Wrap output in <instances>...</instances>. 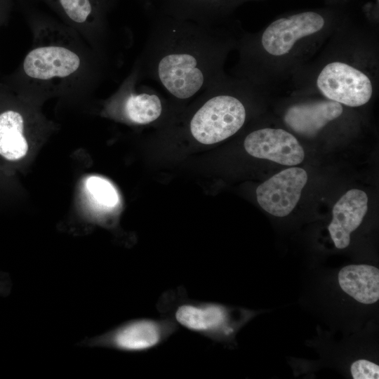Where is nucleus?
Masks as SVG:
<instances>
[{
  "label": "nucleus",
  "instance_id": "nucleus-1",
  "mask_svg": "<svg viewBox=\"0 0 379 379\" xmlns=\"http://www.w3.org/2000/svg\"><path fill=\"white\" fill-rule=\"evenodd\" d=\"M222 48L213 25L154 15L138 74L188 100L218 81Z\"/></svg>",
  "mask_w": 379,
  "mask_h": 379
},
{
  "label": "nucleus",
  "instance_id": "nucleus-2",
  "mask_svg": "<svg viewBox=\"0 0 379 379\" xmlns=\"http://www.w3.org/2000/svg\"><path fill=\"white\" fill-rule=\"evenodd\" d=\"M157 308L177 326L215 341L230 339L239 319V313L225 305L191 299L182 286L163 293Z\"/></svg>",
  "mask_w": 379,
  "mask_h": 379
},
{
  "label": "nucleus",
  "instance_id": "nucleus-3",
  "mask_svg": "<svg viewBox=\"0 0 379 379\" xmlns=\"http://www.w3.org/2000/svg\"><path fill=\"white\" fill-rule=\"evenodd\" d=\"M215 83L204 91V101L189 121L191 135L204 145L233 135L242 127L246 117L242 102L230 94L216 91Z\"/></svg>",
  "mask_w": 379,
  "mask_h": 379
},
{
  "label": "nucleus",
  "instance_id": "nucleus-4",
  "mask_svg": "<svg viewBox=\"0 0 379 379\" xmlns=\"http://www.w3.org/2000/svg\"><path fill=\"white\" fill-rule=\"evenodd\" d=\"M178 329L171 320L162 317L138 318L124 321L83 344L90 347L114 350L127 353H141L164 343Z\"/></svg>",
  "mask_w": 379,
  "mask_h": 379
},
{
  "label": "nucleus",
  "instance_id": "nucleus-5",
  "mask_svg": "<svg viewBox=\"0 0 379 379\" xmlns=\"http://www.w3.org/2000/svg\"><path fill=\"white\" fill-rule=\"evenodd\" d=\"M317 85L329 100L350 107L367 103L373 92L371 80L365 74L340 62L326 65L317 78Z\"/></svg>",
  "mask_w": 379,
  "mask_h": 379
},
{
  "label": "nucleus",
  "instance_id": "nucleus-6",
  "mask_svg": "<svg viewBox=\"0 0 379 379\" xmlns=\"http://www.w3.org/2000/svg\"><path fill=\"white\" fill-rule=\"evenodd\" d=\"M307 181V174L304 169H284L258 187L257 201L271 215L286 216L298 204Z\"/></svg>",
  "mask_w": 379,
  "mask_h": 379
},
{
  "label": "nucleus",
  "instance_id": "nucleus-7",
  "mask_svg": "<svg viewBox=\"0 0 379 379\" xmlns=\"http://www.w3.org/2000/svg\"><path fill=\"white\" fill-rule=\"evenodd\" d=\"M251 156L284 166H295L305 157L303 148L290 133L279 128H265L249 133L244 142Z\"/></svg>",
  "mask_w": 379,
  "mask_h": 379
},
{
  "label": "nucleus",
  "instance_id": "nucleus-8",
  "mask_svg": "<svg viewBox=\"0 0 379 379\" xmlns=\"http://www.w3.org/2000/svg\"><path fill=\"white\" fill-rule=\"evenodd\" d=\"M324 25L322 16L314 12L278 19L264 31L261 43L268 53L282 55L289 52L297 40L319 32Z\"/></svg>",
  "mask_w": 379,
  "mask_h": 379
},
{
  "label": "nucleus",
  "instance_id": "nucleus-9",
  "mask_svg": "<svg viewBox=\"0 0 379 379\" xmlns=\"http://www.w3.org/2000/svg\"><path fill=\"white\" fill-rule=\"evenodd\" d=\"M80 66L81 58L75 52L58 46L35 48L27 53L23 62L25 74L39 80L67 77Z\"/></svg>",
  "mask_w": 379,
  "mask_h": 379
},
{
  "label": "nucleus",
  "instance_id": "nucleus-10",
  "mask_svg": "<svg viewBox=\"0 0 379 379\" xmlns=\"http://www.w3.org/2000/svg\"><path fill=\"white\" fill-rule=\"evenodd\" d=\"M367 209V195L358 189L347 191L335 203L328 230L337 248L349 246L350 234L360 225Z\"/></svg>",
  "mask_w": 379,
  "mask_h": 379
},
{
  "label": "nucleus",
  "instance_id": "nucleus-11",
  "mask_svg": "<svg viewBox=\"0 0 379 379\" xmlns=\"http://www.w3.org/2000/svg\"><path fill=\"white\" fill-rule=\"evenodd\" d=\"M343 111L341 104L335 101H316L291 106L284 116V121L297 133L314 136Z\"/></svg>",
  "mask_w": 379,
  "mask_h": 379
},
{
  "label": "nucleus",
  "instance_id": "nucleus-12",
  "mask_svg": "<svg viewBox=\"0 0 379 379\" xmlns=\"http://www.w3.org/2000/svg\"><path fill=\"white\" fill-rule=\"evenodd\" d=\"M154 15L213 25L220 0H147Z\"/></svg>",
  "mask_w": 379,
  "mask_h": 379
},
{
  "label": "nucleus",
  "instance_id": "nucleus-13",
  "mask_svg": "<svg viewBox=\"0 0 379 379\" xmlns=\"http://www.w3.org/2000/svg\"><path fill=\"white\" fill-rule=\"evenodd\" d=\"M338 283L344 292L361 303L372 304L379 299V270L373 266H345L338 273Z\"/></svg>",
  "mask_w": 379,
  "mask_h": 379
},
{
  "label": "nucleus",
  "instance_id": "nucleus-14",
  "mask_svg": "<svg viewBox=\"0 0 379 379\" xmlns=\"http://www.w3.org/2000/svg\"><path fill=\"white\" fill-rule=\"evenodd\" d=\"M24 119L13 110L0 114V154L10 161L24 157L28 151V144L23 135Z\"/></svg>",
  "mask_w": 379,
  "mask_h": 379
},
{
  "label": "nucleus",
  "instance_id": "nucleus-15",
  "mask_svg": "<svg viewBox=\"0 0 379 379\" xmlns=\"http://www.w3.org/2000/svg\"><path fill=\"white\" fill-rule=\"evenodd\" d=\"M149 87L147 91H131L125 98L124 108L127 119L132 123L149 124L157 120L163 111L162 100Z\"/></svg>",
  "mask_w": 379,
  "mask_h": 379
},
{
  "label": "nucleus",
  "instance_id": "nucleus-16",
  "mask_svg": "<svg viewBox=\"0 0 379 379\" xmlns=\"http://www.w3.org/2000/svg\"><path fill=\"white\" fill-rule=\"evenodd\" d=\"M58 6L67 18L77 24H83L93 16L102 15L105 2L95 0H57Z\"/></svg>",
  "mask_w": 379,
  "mask_h": 379
},
{
  "label": "nucleus",
  "instance_id": "nucleus-17",
  "mask_svg": "<svg viewBox=\"0 0 379 379\" xmlns=\"http://www.w3.org/2000/svg\"><path fill=\"white\" fill-rule=\"evenodd\" d=\"M86 188L93 200L102 208H114L119 201V194L113 185L99 176H90L86 180Z\"/></svg>",
  "mask_w": 379,
  "mask_h": 379
},
{
  "label": "nucleus",
  "instance_id": "nucleus-18",
  "mask_svg": "<svg viewBox=\"0 0 379 379\" xmlns=\"http://www.w3.org/2000/svg\"><path fill=\"white\" fill-rule=\"evenodd\" d=\"M351 373L354 379H378V365L366 360L359 359L351 366Z\"/></svg>",
  "mask_w": 379,
  "mask_h": 379
}]
</instances>
